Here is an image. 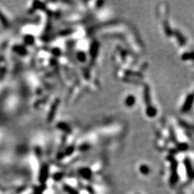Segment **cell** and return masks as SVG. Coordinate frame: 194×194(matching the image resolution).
Segmentation results:
<instances>
[{
  "mask_svg": "<svg viewBox=\"0 0 194 194\" xmlns=\"http://www.w3.org/2000/svg\"><path fill=\"white\" fill-rule=\"evenodd\" d=\"M33 7H34V8H35V9H43L45 8L44 4L42 3V2H35L34 3H33Z\"/></svg>",
  "mask_w": 194,
  "mask_h": 194,
  "instance_id": "obj_5",
  "label": "cell"
},
{
  "mask_svg": "<svg viewBox=\"0 0 194 194\" xmlns=\"http://www.w3.org/2000/svg\"><path fill=\"white\" fill-rule=\"evenodd\" d=\"M65 189L68 193V194H78L75 190L73 189L71 187L68 186V185H65Z\"/></svg>",
  "mask_w": 194,
  "mask_h": 194,
  "instance_id": "obj_6",
  "label": "cell"
},
{
  "mask_svg": "<svg viewBox=\"0 0 194 194\" xmlns=\"http://www.w3.org/2000/svg\"><path fill=\"white\" fill-rule=\"evenodd\" d=\"M57 107V103H54L53 105L52 106L51 109H50V112H49V115L48 117H47V120L48 122H51V120H53V117H54V114H55V112H56V109Z\"/></svg>",
  "mask_w": 194,
  "mask_h": 194,
  "instance_id": "obj_1",
  "label": "cell"
},
{
  "mask_svg": "<svg viewBox=\"0 0 194 194\" xmlns=\"http://www.w3.org/2000/svg\"><path fill=\"white\" fill-rule=\"evenodd\" d=\"M0 21H1V22H2V24L3 25V26L5 27H7L8 26V22H7V19H6V17H5V16H4L3 14L1 12V11H0Z\"/></svg>",
  "mask_w": 194,
  "mask_h": 194,
  "instance_id": "obj_4",
  "label": "cell"
},
{
  "mask_svg": "<svg viewBox=\"0 0 194 194\" xmlns=\"http://www.w3.org/2000/svg\"><path fill=\"white\" fill-rule=\"evenodd\" d=\"M25 39V42L27 45H32L34 43V37L32 35H27L24 37Z\"/></svg>",
  "mask_w": 194,
  "mask_h": 194,
  "instance_id": "obj_3",
  "label": "cell"
},
{
  "mask_svg": "<svg viewBox=\"0 0 194 194\" xmlns=\"http://www.w3.org/2000/svg\"><path fill=\"white\" fill-rule=\"evenodd\" d=\"M14 50H15L16 53H19V54L20 55H25L27 53V50H25V47H22V46L20 45L15 46V47H14Z\"/></svg>",
  "mask_w": 194,
  "mask_h": 194,
  "instance_id": "obj_2",
  "label": "cell"
}]
</instances>
